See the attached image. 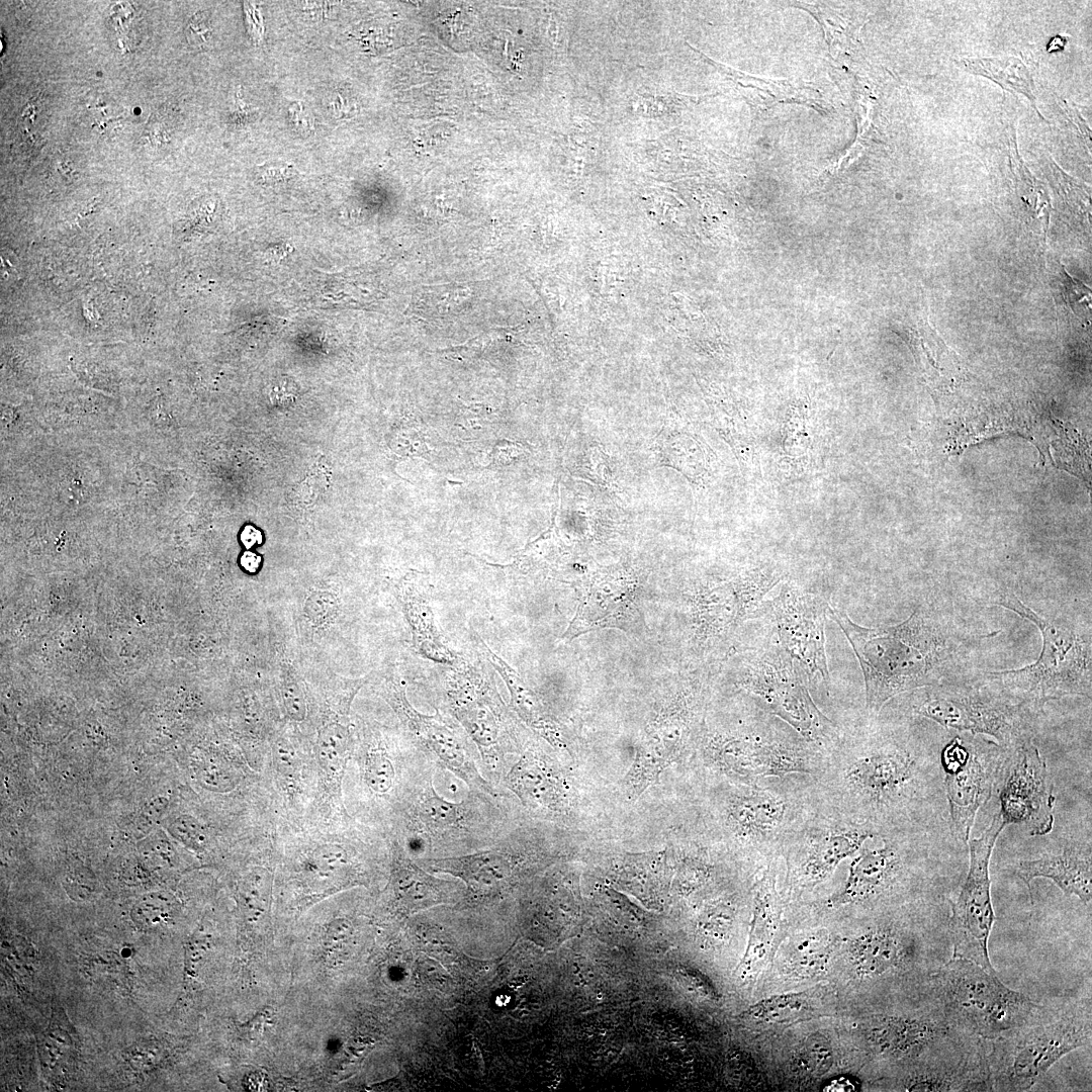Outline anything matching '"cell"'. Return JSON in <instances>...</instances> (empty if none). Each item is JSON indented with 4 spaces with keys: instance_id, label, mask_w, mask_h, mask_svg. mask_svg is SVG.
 Returning a JSON list of instances; mask_svg holds the SVG:
<instances>
[{
    "instance_id": "obj_28",
    "label": "cell",
    "mask_w": 1092,
    "mask_h": 1092,
    "mask_svg": "<svg viewBox=\"0 0 1092 1092\" xmlns=\"http://www.w3.org/2000/svg\"><path fill=\"white\" fill-rule=\"evenodd\" d=\"M834 1057L830 1040L820 1032L808 1035L798 1045L792 1061L795 1072L808 1078H819L833 1065Z\"/></svg>"
},
{
    "instance_id": "obj_10",
    "label": "cell",
    "mask_w": 1092,
    "mask_h": 1092,
    "mask_svg": "<svg viewBox=\"0 0 1092 1092\" xmlns=\"http://www.w3.org/2000/svg\"><path fill=\"white\" fill-rule=\"evenodd\" d=\"M805 676L784 648H776L754 660L745 686L806 740L820 742L832 732L833 724L814 704Z\"/></svg>"
},
{
    "instance_id": "obj_11",
    "label": "cell",
    "mask_w": 1092,
    "mask_h": 1092,
    "mask_svg": "<svg viewBox=\"0 0 1092 1092\" xmlns=\"http://www.w3.org/2000/svg\"><path fill=\"white\" fill-rule=\"evenodd\" d=\"M953 1029L927 982L907 1008L869 1016L863 1021L862 1037L877 1059L903 1067Z\"/></svg>"
},
{
    "instance_id": "obj_30",
    "label": "cell",
    "mask_w": 1092,
    "mask_h": 1092,
    "mask_svg": "<svg viewBox=\"0 0 1092 1092\" xmlns=\"http://www.w3.org/2000/svg\"><path fill=\"white\" fill-rule=\"evenodd\" d=\"M395 769L392 761L383 751L376 750L368 754L364 765V781L375 793L385 794L393 785Z\"/></svg>"
},
{
    "instance_id": "obj_40",
    "label": "cell",
    "mask_w": 1092,
    "mask_h": 1092,
    "mask_svg": "<svg viewBox=\"0 0 1092 1092\" xmlns=\"http://www.w3.org/2000/svg\"><path fill=\"white\" fill-rule=\"evenodd\" d=\"M241 563L249 572H255L260 564V557L252 552H246L242 556Z\"/></svg>"
},
{
    "instance_id": "obj_1",
    "label": "cell",
    "mask_w": 1092,
    "mask_h": 1092,
    "mask_svg": "<svg viewBox=\"0 0 1092 1092\" xmlns=\"http://www.w3.org/2000/svg\"><path fill=\"white\" fill-rule=\"evenodd\" d=\"M850 643L862 670L867 708L880 712L894 697L967 676L968 656L981 639L931 606L918 607L892 626L863 627L827 606Z\"/></svg>"
},
{
    "instance_id": "obj_38",
    "label": "cell",
    "mask_w": 1092,
    "mask_h": 1092,
    "mask_svg": "<svg viewBox=\"0 0 1092 1092\" xmlns=\"http://www.w3.org/2000/svg\"><path fill=\"white\" fill-rule=\"evenodd\" d=\"M276 763L282 770H291L296 764V755L292 746L283 739H279L274 746Z\"/></svg>"
},
{
    "instance_id": "obj_21",
    "label": "cell",
    "mask_w": 1092,
    "mask_h": 1092,
    "mask_svg": "<svg viewBox=\"0 0 1092 1092\" xmlns=\"http://www.w3.org/2000/svg\"><path fill=\"white\" fill-rule=\"evenodd\" d=\"M477 642L480 652L504 678L511 694V705L520 718L554 746L564 745L558 726L546 713L536 694L481 638L478 637Z\"/></svg>"
},
{
    "instance_id": "obj_15",
    "label": "cell",
    "mask_w": 1092,
    "mask_h": 1092,
    "mask_svg": "<svg viewBox=\"0 0 1092 1092\" xmlns=\"http://www.w3.org/2000/svg\"><path fill=\"white\" fill-rule=\"evenodd\" d=\"M1015 875L1025 884L1031 904V882L1036 878L1051 880L1067 897H1077L1091 908L1092 851L1089 841L1070 840L1058 851H1049L1037 858L1022 859L1014 866Z\"/></svg>"
},
{
    "instance_id": "obj_16",
    "label": "cell",
    "mask_w": 1092,
    "mask_h": 1092,
    "mask_svg": "<svg viewBox=\"0 0 1092 1092\" xmlns=\"http://www.w3.org/2000/svg\"><path fill=\"white\" fill-rule=\"evenodd\" d=\"M714 759L722 769L745 779L783 778L801 768L797 748L761 738L723 740L714 749Z\"/></svg>"
},
{
    "instance_id": "obj_17",
    "label": "cell",
    "mask_w": 1092,
    "mask_h": 1092,
    "mask_svg": "<svg viewBox=\"0 0 1092 1092\" xmlns=\"http://www.w3.org/2000/svg\"><path fill=\"white\" fill-rule=\"evenodd\" d=\"M506 783L531 809L548 813L566 809L568 797L565 783L540 754L525 752L507 774Z\"/></svg>"
},
{
    "instance_id": "obj_18",
    "label": "cell",
    "mask_w": 1092,
    "mask_h": 1092,
    "mask_svg": "<svg viewBox=\"0 0 1092 1092\" xmlns=\"http://www.w3.org/2000/svg\"><path fill=\"white\" fill-rule=\"evenodd\" d=\"M684 742L682 728L676 722H661L647 732L623 781L629 799L638 798L658 780L663 769L679 758Z\"/></svg>"
},
{
    "instance_id": "obj_6",
    "label": "cell",
    "mask_w": 1092,
    "mask_h": 1092,
    "mask_svg": "<svg viewBox=\"0 0 1092 1092\" xmlns=\"http://www.w3.org/2000/svg\"><path fill=\"white\" fill-rule=\"evenodd\" d=\"M1006 825L995 814L979 837L968 842V872L959 894L949 899L948 931L952 956L970 960L996 974L988 942L996 920L991 897L990 860Z\"/></svg>"
},
{
    "instance_id": "obj_14",
    "label": "cell",
    "mask_w": 1092,
    "mask_h": 1092,
    "mask_svg": "<svg viewBox=\"0 0 1092 1092\" xmlns=\"http://www.w3.org/2000/svg\"><path fill=\"white\" fill-rule=\"evenodd\" d=\"M410 729L439 762L471 789L494 796V790L480 775L467 739L439 712L425 715L416 711L400 690L396 695Z\"/></svg>"
},
{
    "instance_id": "obj_12",
    "label": "cell",
    "mask_w": 1092,
    "mask_h": 1092,
    "mask_svg": "<svg viewBox=\"0 0 1092 1092\" xmlns=\"http://www.w3.org/2000/svg\"><path fill=\"white\" fill-rule=\"evenodd\" d=\"M988 1040L953 1029L906 1064L899 1090L991 1091Z\"/></svg>"
},
{
    "instance_id": "obj_35",
    "label": "cell",
    "mask_w": 1092,
    "mask_h": 1092,
    "mask_svg": "<svg viewBox=\"0 0 1092 1092\" xmlns=\"http://www.w3.org/2000/svg\"><path fill=\"white\" fill-rule=\"evenodd\" d=\"M175 835L189 845H201L204 839L200 825L191 817L182 816L173 825Z\"/></svg>"
},
{
    "instance_id": "obj_25",
    "label": "cell",
    "mask_w": 1092,
    "mask_h": 1092,
    "mask_svg": "<svg viewBox=\"0 0 1092 1092\" xmlns=\"http://www.w3.org/2000/svg\"><path fill=\"white\" fill-rule=\"evenodd\" d=\"M973 74L986 76L1003 88L1025 95L1034 101L1033 81L1026 66L1016 58L967 59L963 61Z\"/></svg>"
},
{
    "instance_id": "obj_31",
    "label": "cell",
    "mask_w": 1092,
    "mask_h": 1092,
    "mask_svg": "<svg viewBox=\"0 0 1092 1092\" xmlns=\"http://www.w3.org/2000/svg\"><path fill=\"white\" fill-rule=\"evenodd\" d=\"M169 904L159 893L147 895L138 901L132 911V919L142 927H156L169 916Z\"/></svg>"
},
{
    "instance_id": "obj_36",
    "label": "cell",
    "mask_w": 1092,
    "mask_h": 1092,
    "mask_svg": "<svg viewBox=\"0 0 1092 1092\" xmlns=\"http://www.w3.org/2000/svg\"><path fill=\"white\" fill-rule=\"evenodd\" d=\"M209 35L210 25L206 14L199 13L194 15L187 26V37L189 42L196 44L206 43Z\"/></svg>"
},
{
    "instance_id": "obj_3",
    "label": "cell",
    "mask_w": 1092,
    "mask_h": 1092,
    "mask_svg": "<svg viewBox=\"0 0 1092 1092\" xmlns=\"http://www.w3.org/2000/svg\"><path fill=\"white\" fill-rule=\"evenodd\" d=\"M1090 996L1038 1004L1015 1026L988 1040L991 1091H1027L1064 1056L1091 1043Z\"/></svg>"
},
{
    "instance_id": "obj_13",
    "label": "cell",
    "mask_w": 1092,
    "mask_h": 1092,
    "mask_svg": "<svg viewBox=\"0 0 1092 1092\" xmlns=\"http://www.w3.org/2000/svg\"><path fill=\"white\" fill-rule=\"evenodd\" d=\"M780 641L805 674L829 684L824 623L827 604L785 587L772 603Z\"/></svg>"
},
{
    "instance_id": "obj_4",
    "label": "cell",
    "mask_w": 1092,
    "mask_h": 1092,
    "mask_svg": "<svg viewBox=\"0 0 1092 1092\" xmlns=\"http://www.w3.org/2000/svg\"><path fill=\"white\" fill-rule=\"evenodd\" d=\"M907 705L913 716L945 729L988 737L1007 750L1033 741L1039 716L979 676L915 690Z\"/></svg>"
},
{
    "instance_id": "obj_8",
    "label": "cell",
    "mask_w": 1092,
    "mask_h": 1092,
    "mask_svg": "<svg viewBox=\"0 0 1092 1092\" xmlns=\"http://www.w3.org/2000/svg\"><path fill=\"white\" fill-rule=\"evenodd\" d=\"M993 793L999 802L996 815L1006 826L1016 825L1031 836L1053 830L1054 782L1033 741L1006 750Z\"/></svg>"
},
{
    "instance_id": "obj_20",
    "label": "cell",
    "mask_w": 1092,
    "mask_h": 1092,
    "mask_svg": "<svg viewBox=\"0 0 1092 1092\" xmlns=\"http://www.w3.org/2000/svg\"><path fill=\"white\" fill-rule=\"evenodd\" d=\"M786 802L765 791H751L735 797L728 807V821L735 833L751 840H763L782 825Z\"/></svg>"
},
{
    "instance_id": "obj_7",
    "label": "cell",
    "mask_w": 1092,
    "mask_h": 1092,
    "mask_svg": "<svg viewBox=\"0 0 1092 1092\" xmlns=\"http://www.w3.org/2000/svg\"><path fill=\"white\" fill-rule=\"evenodd\" d=\"M1006 750L992 739L970 733L941 746L939 759L953 837L968 846L979 810L993 795Z\"/></svg>"
},
{
    "instance_id": "obj_19",
    "label": "cell",
    "mask_w": 1092,
    "mask_h": 1092,
    "mask_svg": "<svg viewBox=\"0 0 1092 1092\" xmlns=\"http://www.w3.org/2000/svg\"><path fill=\"white\" fill-rule=\"evenodd\" d=\"M882 833L886 832L866 822L815 835L808 843L801 864L802 877L808 883L826 879L841 861L857 853L867 840Z\"/></svg>"
},
{
    "instance_id": "obj_2",
    "label": "cell",
    "mask_w": 1092,
    "mask_h": 1092,
    "mask_svg": "<svg viewBox=\"0 0 1092 1092\" xmlns=\"http://www.w3.org/2000/svg\"><path fill=\"white\" fill-rule=\"evenodd\" d=\"M996 605L1033 623L1041 633L1038 658L1020 668L987 671L981 679L1040 714L1044 705L1069 696L1091 697L1092 640L1089 623L1072 616H1042L1012 592Z\"/></svg>"
},
{
    "instance_id": "obj_29",
    "label": "cell",
    "mask_w": 1092,
    "mask_h": 1092,
    "mask_svg": "<svg viewBox=\"0 0 1092 1092\" xmlns=\"http://www.w3.org/2000/svg\"><path fill=\"white\" fill-rule=\"evenodd\" d=\"M349 731L340 723L325 726L318 734L316 753L321 764L333 772L342 769L349 749Z\"/></svg>"
},
{
    "instance_id": "obj_37",
    "label": "cell",
    "mask_w": 1092,
    "mask_h": 1092,
    "mask_svg": "<svg viewBox=\"0 0 1092 1092\" xmlns=\"http://www.w3.org/2000/svg\"><path fill=\"white\" fill-rule=\"evenodd\" d=\"M860 1089V1079L849 1074L833 1076L821 1086V1090L826 1092H850L859 1091Z\"/></svg>"
},
{
    "instance_id": "obj_23",
    "label": "cell",
    "mask_w": 1092,
    "mask_h": 1092,
    "mask_svg": "<svg viewBox=\"0 0 1092 1092\" xmlns=\"http://www.w3.org/2000/svg\"><path fill=\"white\" fill-rule=\"evenodd\" d=\"M776 927V902L774 883L765 875L753 901L748 945L741 968L744 976L753 973L762 964L770 949Z\"/></svg>"
},
{
    "instance_id": "obj_26",
    "label": "cell",
    "mask_w": 1092,
    "mask_h": 1092,
    "mask_svg": "<svg viewBox=\"0 0 1092 1092\" xmlns=\"http://www.w3.org/2000/svg\"><path fill=\"white\" fill-rule=\"evenodd\" d=\"M831 951L828 932L807 934L791 945L786 959L787 972L799 978L815 976L826 967Z\"/></svg>"
},
{
    "instance_id": "obj_34",
    "label": "cell",
    "mask_w": 1092,
    "mask_h": 1092,
    "mask_svg": "<svg viewBox=\"0 0 1092 1092\" xmlns=\"http://www.w3.org/2000/svg\"><path fill=\"white\" fill-rule=\"evenodd\" d=\"M313 858L325 870H335L348 862L346 849L337 843H325L315 848Z\"/></svg>"
},
{
    "instance_id": "obj_5",
    "label": "cell",
    "mask_w": 1092,
    "mask_h": 1092,
    "mask_svg": "<svg viewBox=\"0 0 1092 1092\" xmlns=\"http://www.w3.org/2000/svg\"><path fill=\"white\" fill-rule=\"evenodd\" d=\"M928 988L952 1028L985 1040L1018 1026L1038 1005L996 974L962 958L943 964L929 978Z\"/></svg>"
},
{
    "instance_id": "obj_32",
    "label": "cell",
    "mask_w": 1092,
    "mask_h": 1092,
    "mask_svg": "<svg viewBox=\"0 0 1092 1092\" xmlns=\"http://www.w3.org/2000/svg\"><path fill=\"white\" fill-rule=\"evenodd\" d=\"M338 609L336 598L329 593L312 594L305 603V614L313 622H324L334 616Z\"/></svg>"
},
{
    "instance_id": "obj_9",
    "label": "cell",
    "mask_w": 1092,
    "mask_h": 1092,
    "mask_svg": "<svg viewBox=\"0 0 1092 1092\" xmlns=\"http://www.w3.org/2000/svg\"><path fill=\"white\" fill-rule=\"evenodd\" d=\"M447 680V700L454 717L476 744L482 760L502 766L510 733L508 711L491 674L481 663L457 660Z\"/></svg>"
},
{
    "instance_id": "obj_22",
    "label": "cell",
    "mask_w": 1092,
    "mask_h": 1092,
    "mask_svg": "<svg viewBox=\"0 0 1092 1092\" xmlns=\"http://www.w3.org/2000/svg\"><path fill=\"white\" fill-rule=\"evenodd\" d=\"M402 599L419 652L441 663H456L457 656L441 640L433 612L420 584L408 583L402 589Z\"/></svg>"
},
{
    "instance_id": "obj_24",
    "label": "cell",
    "mask_w": 1092,
    "mask_h": 1092,
    "mask_svg": "<svg viewBox=\"0 0 1092 1092\" xmlns=\"http://www.w3.org/2000/svg\"><path fill=\"white\" fill-rule=\"evenodd\" d=\"M418 829L427 838L435 840L441 837L464 835L467 832L468 816L461 804H455L440 797L432 783L418 798L416 805Z\"/></svg>"
},
{
    "instance_id": "obj_39",
    "label": "cell",
    "mask_w": 1092,
    "mask_h": 1092,
    "mask_svg": "<svg viewBox=\"0 0 1092 1092\" xmlns=\"http://www.w3.org/2000/svg\"><path fill=\"white\" fill-rule=\"evenodd\" d=\"M241 540L247 548L258 544L262 540L261 533L252 526H247L242 532Z\"/></svg>"
},
{
    "instance_id": "obj_27",
    "label": "cell",
    "mask_w": 1092,
    "mask_h": 1092,
    "mask_svg": "<svg viewBox=\"0 0 1092 1092\" xmlns=\"http://www.w3.org/2000/svg\"><path fill=\"white\" fill-rule=\"evenodd\" d=\"M814 1011L807 993L774 995L749 1006L742 1013L744 1018L768 1023H786L803 1019Z\"/></svg>"
},
{
    "instance_id": "obj_33",
    "label": "cell",
    "mask_w": 1092,
    "mask_h": 1092,
    "mask_svg": "<svg viewBox=\"0 0 1092 1092\" xmlns=\"http://www.w3.org/2000/svg\"><path fill=\"white\" fill-rule=\"evenodd\" d=\"M281 695L288 716L294 721H302L306 716V702L304 695L295 681H286L281 689Z\"/></svg>"
}]
</instances>
